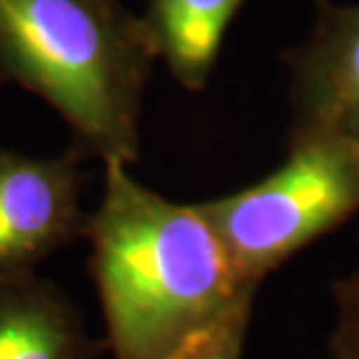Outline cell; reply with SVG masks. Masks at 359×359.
Segmentation results:
<instances>
[{"mask_svg": "<svg viewBox=\"0 0 359 359\" xmlns=\"http://www.w3.org/2000/svg\"><path fill=\"white\" fill-rule=\"evenodd\" d=\"M311 35L287 52L292 128L359 147V3L315 0Z\"/></svg>", "mask_w": 359, "mask_h": 359, "instance_id": "obj_5", "label": "cell"}, {"mask_svg": "<svg viewBox=\"0 0 359 359\" xmlns=\"http://www.w3.org/2000/svg\"><path fill=\"white\" fill-rule=\"evenodd\" d=\"M238 278L262 287L294 255L359 215V147L290 131L287 156L259 182L198 203Z\"/></svg>", "mask_w": 359, "mask_h": 359, "instance_id": "obj_3", "label": "cell"}, {"mask_svg": "<svg viewBox=\"0 0 359 359\" xmlns=\"http://www.w3.org/2000/svg\"><path fill=\"white\" fill-rule=\"evenodd\" d=\"M103 198L89 215L91 278L114 359H161L245 290L198 203H175L103 163Z\"/></svg>", "mask_w": 359, "mask_h": 359, "instance_id": "obj_1", "label": "cell"}, {"mask_svg": "<svg viewBox=\"0 0 359 359\" xmlns=\"http://www.w3.org/2000/svg\"><path fill=\"white\" fill-rule=\"evenodd\" d=\"M82 159L77 147L47 159L0 147V280L35 273L84 236Z\"/></svg>", "mask_w": 359, "mask_h": 359, "instance_id": "obj_4", "label": "cell"}, {"mask_svg": "<svg viewBox=\"0 0 359 359\" xmlns=\"http://www.w3.org/2000/svg\"><path fill=\"white\" fill-rule=\"evenodd\" d=\"M0 84H3V80H0Z\"/></svg>", "mask_w": 359, "mask_h": 359, "instance_id": "obj_10", "label": "cell"}, {"mask_svg": "<svg viewBox=\"0 0 359 359\" xmlns=\"http://www.w3.org/2000/svg\"><path fill=\"white\" fill-rule=\"evenodd\" d=\"M325 359H359V264L332 283Z\"/></svg>", "mask_w": 359, "mask_h": 359, "instance_id": "obj_9", "label": "cell"}, {"mask_svg": "<svg viewBox=\"0 0 359 359\" xmlns=\"http://www.w3.org/2000/svg\"><path fill=\"white\" fill-rule=\"evenodd\" d=\"M245 0H147L161 61L187 91H203L219 59L224 35Z\"/></svg>", "mask_w": 359, "mask_h": 359, "instance_id": "obj_7", "label": "cell"}, {"mask_svg": "<svg viewBox=\"0 0 359 359\" xmlns=\"http://www.w3.org/2000/svg\"><path fill=\"white\" fill-rule=\"evenodd\" d=\"M105 348L49 280L35 273L0 280V359H98Z\"/></svg>", "mask_w": 359, "mask_h": 359, "instance_id": "obj_6", "label": "cell"}, {"mask_svg": "<svg viewBox=\"0 0 359 359\" xmlns=\"http://www.w3.org/2000/svg\"><path fill=\"white\" fill-rule=\"evenodd\" d=\"M257 290H245L212 318L194 327L161 359H243Z\"/></svg>", "mask_w": 359, "mask_h": 359, "instance_id": "obj_8", "label": "cell"}, {"mask_svg": "<svg viewBox=\"0 0 359 359\" xmlns=\"http://www.w3.org/2000/svg\"><path fill=\"white\" fill-rule=\"evenodd\" d=\"M159 45L119 0H0V80L61 114L84 156L131 163Z\"/></svg>", "mask_w": 359, "mask_h": 359, "instance_id": "obj_2", "label": "cell"}]
</instances>
